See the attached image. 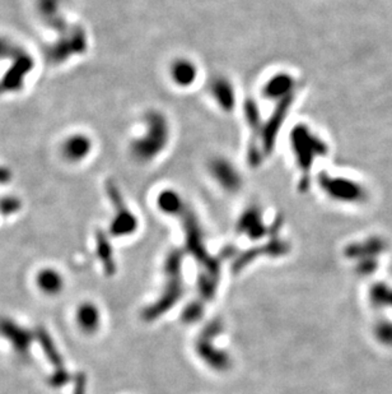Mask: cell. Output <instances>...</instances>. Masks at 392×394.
Segmentation results:
<instances>
[{"instance_id":"1","label":"cell","mask_w":392,"mask_h":394,"mask_svg":"<svg viewBox=\"0 0 392 394\" xmlns=\"http://www.w3.org/2000/svg\"><path fill=\"white\" fill-rule=\"evenodd\" d=\"M36 6L41 21L56 34L55 41L46 50L50 63L63 64L87 51V32L82 26L68 21L64 11L65 0H37Z\"/></svg>"},{"instance_id":"2","label":"cell","mask_w":392,"mask_h":394,"mask_svg":"<svg viewBox=\"0 0 392 394\" xmlns=\"http://www.w3.org/2000/svg\"><path fill=\"white\" fill-rule=\"evenodd\" d=\"M144 133L130 144V152L135 160L148 162L155 158L167 146L169 127L166 118L158 111H149L144 116Z\"/></svg>"},{"instance_id":"3","label":"cell","mask_w":392,"mask_h":394,"mask_svg":"<svg viewBox=\"0 0 392 394\" xmlns=\"http://www.w3.org/2000/svg\"><path fill=\"white\" fill-rule=\"evenodd\" d=\"M292 142L297 161L303 170L311 169L314 158L317 156L323 155L326 151L323 143L303 125L294 128Z\"/></svg>"},{"instance_id":"4","label":"cell","mask_w":392,"mask_h":394,"mask_svg":"<svg viewBox=\"0 0 392 394\" xmlns=\"http://www.w3.org/2000/svg\"><path fill=\"white\" fill-rule=\"evenodd\" d=\"M322 189L328 193V196L345 203H357L362 202L365 198V190L363 185L356 180L348 177H334V176L321 175L320 177Z\"/></svg>"},{"instance_id":"5","label":"cell","mask_w":392,"mask_h":394,"mask_svg":"<svg viewBox=\"0 0 392 394\" xmlns=\"http://www.w3.org/2000/svg\"><path fill=\"white\" fill-rule=\"evenodd\" d=\"M35 68V60L27 50L10 62L7 72L0 78V96L21 91L29 73Z\"/></svg>"},{"instance_id":"6","label":"cell","mask_w":392,"mask_h":394,"mask_svg":"<svg viewBox=\"0 0 392 394\" xmlns=\"http://www.w3.org/2000/svg\"><path fill=\"white\" fill-rule=\"evenodd\" d=\"M106 188L107 194L111 199L112 205L115 207V216L110 226V231L113 236L132 235L138 227V221L135 219L133 212L129 211L127 207H125L122 197L115 184L107 182Z\"/></svg>"},{"instance_id":"7","label":"cell","mask_w":392,"mask_h":394,"mask_svg":"<svg viewBox=\"0 0 392 394\" xmlns=\"http://www.w3.org/2000/svg\"><path fill=\"white\" fill-rule=\"evenodd\" d=\"M93 141L90 135L84 133H74L64 140L60 152L64 160L70 163H79L91 155Z\"/></svg>"},{"instance_id":"8","label":"cell","mask_w":392,"mask_h":394,"mask_svg":"<svg viewBox=\"0 0 392 394\" xmlns=\"http://www.w3.org/2000/svg\"><path fill=\"white\" fill-rule=\"evenodd\" d=\"M0 334L7 338L20 355H27L32 341L31 333L9 319H0Z\"/></svg>"},{"instance_id":"9","label":"cell","mask_w":392,"mask_h":394,"mask_svg":"<svg viewBox=\"0 0 392 394\" xmlns=\"http://www.w3.org/2000/svg\"><path fill=\"white\" fill-rule=\"evenodd\" d=\"M293 78L286 73H280L270 78L264 86V95L267 99H288L289 93L293 90Z\"/></svg>"},{"instance_id":"10","label":"cell","mask_w":392,"mask_h":394,"mask_svg":"<svg viewBox=\"0 0 392 394\" xmlns=\"http://www.w3.org/2000/svg\"><path fill=\"white\" fill-rule=\"evenodd\" d=\"M171 78L178 87H190L195 82L197 69L195 64L188 59H177L171 65Z\"/></svg>"},{"instance_id":"11","label":"cell","mask_w":392,"mask_h":394,"mask_svg":"<svg viewBox=\"0 0 392 394\" xmlns=\"http://www.w3.org/2000/svg\"><path fill=\"white\" fill-rule=\"evenodd\" d=\"M210 90H211V93L217 101L218 105L225 111H231L236 102L234 90H233L231 82L223 77L216 78V79H213V82L210 85Z\"/></svg>"},{"instance_id":"12","label":"cell","mask_w":392,"mask_h":394,"mask_svg":"<svg viewBox=\"0 0 392 394\" xmlns=\"http://www.w3.org/2000/svg\"><path fill=\"white\" fill-rule=\"evenodd\" d=\"M211 174L216 177L218 183L225 189L233 190L239 185V175L230 162L225 160H217L211 165Z\"/></svg>"},{"instance_id":"13","label":"cell","mask_w":392,"mask_h":394,"mask_svg":"<svg viewBox=\"0 0 392 394\" xmlns=\"http://www.w3.org/2000/svg\"><path fill=\"white\" fill-rule=\"evenodd\" d=\"M40 342H41L43 350L48 353L49 359L54 362L56 367L55 375L52 376V384H56V386L63 384L68 380V374L64 370L62 360L59 358V353L56 351L55 346H52V342H51V339H50L46 332L40 331Z\"/></svg>"},{"instance_id":"14","label":"cell","mask_w":392,"mask_h":394,"mask_svg":"<svg viewBox=\"0 0 392 394\" xmlns=\"http://www.w3.org/2000/svg\"><path fill=\"white\" fill-rule=\"evenodd\" d=\"M77 320L79 327L84 332L92 333L96 331L99 324V311L97 306L91 303L82 304V306L78 309Z\"/></svg>"},{"instance_id":"15","label":"cell","mask_w":392,"mask_h":394,"mask_svg":"<svg viewBox=\"0 0 392 394\" xmlns=\"http://www.w3.org/2000/svg\"><path fill=\"white\" fill-rule=\"evenodd\" d=\"M37 283L38 287L49 295L57 294L63 289V278L54 269H42L37 276Z\"/></svg>"},{"instance_id":"16","label":"cell","mask_w":392,"mask_h":394,"mask_svg":"<svg viewBox=\"0 0 392 394\" xmlns=\"http://www.w3.org/2000/svg\"><path fill=\"white\" fill-rule=\"evenodd\" d=\"M158 207L168 215H176L182 210L181 197L174 190H163L158 197Z\"/></svg>"},{"instance_id":"17","label":"cell","mask_w":392,"mask_h":394,"mask_svg":"<svg viewBox=\"0 0 392 394\" xmlns=\"http://www.w3.org/2000/svg\"><path fill=\"white\" fill-rule=\"evenodd\" d=\"M26 49H23L21 45L12 41L6 36L0 35V60L9 59L13 60L17 57H20L22 53Z\"/></svg>"},{"instance_id":"18","label":"cell","mask_w":392,"mask_h":394,"mask_svg":"<svg viewBox=\"0 0 392 394\" xmlns=\"http://www.w3.org/2000/svg\"><path fill=\"white\" fill-rule=\"evenodd\" d=\"M242 226L250 235L259 236L262 226H261V221L258 216V212H247V215L242 219Z\"/></svg>"},{"instance_id":"19","label":"cell","mask_w":392,"mask_h":394,"mask_svg":"<svg viewBox=\"0 0 392 394\" xmlns=\"http://www.w3.org/2000/svg\"><path fill=\"white\" fill-rule=\"evenodd\" d=\"M97 241L99 257H101V259L105 263L106 269H110V268L112 267L111 249L108 247L107 239L102 235V233H98Z\"/></svg>"},{"instance_id":"20","label":"cell","mask_w":392,"mask_h":394,"mask_svg":"<svg viewBox=\"0 0 392 394\" xmlns=\"http://www.w3.org/2000/svg\"><path fill=\"white\" fill-rule=\"evenodd\" d=\"M21 208V202L17 198L9 197L0 199V213L3 216L13 215Z\"/></svg>"},{"instance_id":"21","label":"cell","mask_w":392,"mask_h":394,"mask_svg":"<svg viewBox=\"0 0 392 394\" xmlns=\"http://www.w3.org/2000/svg\"><path fill=\"white\" fill-rule=\"evenodd\" d=\"M84 380L83 378H79L78 381L77 388H76V394H84Z\"/></svg>"}]
</instances>
